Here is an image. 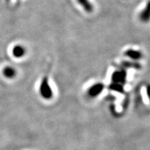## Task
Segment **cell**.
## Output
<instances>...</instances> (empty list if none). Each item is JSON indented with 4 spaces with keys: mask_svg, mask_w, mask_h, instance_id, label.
<instances>
[{
    "mask_svg": "<svg viewBox=\"0 0 150 150\" xmlns=\"http://www.w3.org/2000/svg\"><path fill=\"white\" fill-rule=\"evenodd\" d=\"M125 55L134 61H138L142 58V54L141 52L137 51L133 49H128L125 52Z\"/></svg>",
    "mask_w": 150,
    "mask_h": 150,
    "instance_id": "277c9868",
    "label": "cell"
},
{
    "mask_svg": "<svg viewBox=\"0 0 150 150\" xmlns=\"http://www.w3.org/2000/svg\"><path fill=\"white\" fill-rule=\"evenodd\" d=\"M127 77V72L124 70H117L112 74V80L114 83L121 84L125 81Z\"/></svg>",
    "mask_w": 150,
    "mask_h": 150,
    "instance_id": "7a4b0ae2",
    "label": "cell"
},
{
    "mask_svg": "<svg viewBox=\"0 0 150 150\" xmlns=\"http://www.w3.org/2000/svg\"><path fill=\"white\" fill-rule=\"evenodd\" d=\"M25 54L26 49L24 48L23 46L20 45L13 47V48L12 50L13 56L15 58H17V59L22 58L24 55H25Z\"/></svg>",
    "mask_w": 150,
    "mask_h": 150,
    "instance_id": "5b68a950",
    "label": "cell"
},
{
    "mask_svg": "<svg viewBox=\"0 0 150 150\" xmlns=\"http://www.w3.org/2000/svg\"><path fill=\"white\" fill-rule=\"evenodd\" d=\"M122 65L124 67H131V68H136V69H139L140 67V65L139 63H136V62L134 61H125L122 63Z\"/></svg>",
    "mask_w": 150,
    "mask_h": 150,
    "instance_id": "9c48e42d",
    "label": "cell"
},
{
    "mask_svg": "<svg viewBox=\"0 0 150 150\" xmlns=\"http://www.w3.org/2000/svg\"><path fill=\"white\" fill-rule=\"evenodd\" d=\"M3 74L7 79H13L16 76V69L11 66L5 67L3 70Z\"/></svg>",
    "mask_w": 150,
    "mask_h": 150,
    "instance_id": "52a82bcc",
    "label": "cell"
},
{
    "mask_svg": "<svg viewBox=\"0 0 150 150\" xmlns=\"http://www.w3.org/2000/svg\"><path fill=\"white\" fill-rule=\"evenodd\" d=\"M139 18L141 21L147 22L149 20V4L147 3L146 7L142 10L139 15Z\"/></svg>",
    "mask_w": 150,
    "mask_h": 150,
    "instance_id": "ba28073f",
    "label": "cell"
},
{
    "mask_svg": "<svg viewBox=\"0 0 150 150\" xmlns=\"http://www.w3.org/2000/svg\"><path fill=\"white\" fill-rule=\"evenodd\" d=\"M81 6L88 13H91L93 11V6L90 0H76Z\"/></svg>",
    "mask_w": 150,
    "mask_h": 150,
    "instance_id": "8992f818",
    "label": "cell"
},
{
    "mask_svg": "<svg viewBox=\"0 0 150 150\" xmlns=\"http://www.w3.org/2000/svg\"><path fill=\"white\" fill-rule=\"evenodd\" d=\"M40 94L42 98L45 99H51L53 96V92L52 88L49 83L48 79L47 76H44L41 81L40 86Z\"/></svg>",
    "mask_w": 150,
    "mask_h": 150,
    "instance_id": "6da1fadb",
    "label": "cell"
},
{
    "mask_svg": "<svg viewBox=\"0 0 150 150\" xmlns=\"http://www.w3.org/2000/svg\"><path fill=\"white\" fill-rule=\"evenodd\" d=\"M104 88V85L101 83L94 84L88 91V95L91 97H96L102 93Z\"/></svg>",
    "mask_w": 150,
    "mask_h": 150,
    "instance_id": "3957f363",
    "label": "cell"
}]
</instances>
